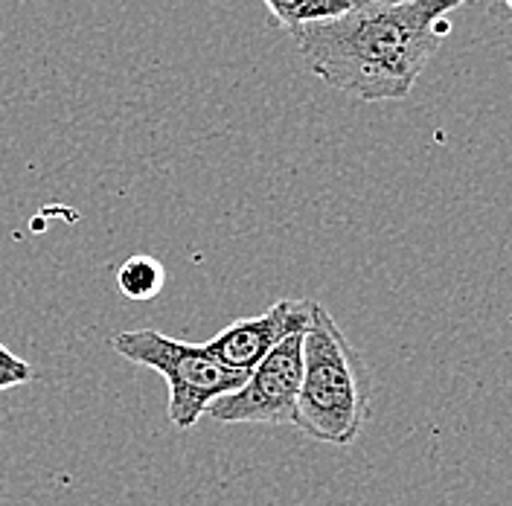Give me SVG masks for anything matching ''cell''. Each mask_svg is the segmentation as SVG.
Wrapping results in <instances>:
<instances>
[{
  "label": "cell",
  "mask_w": 512,
  "mask_h": 506,
  "mask_svg": "<svg viewBox=\"0 0 512 506\" xmlns=\"http://www.w3.org/2000/svg\"><path fill=\"white\" fill-rule=\"evenodd\" d=\"M466 0H405L350 12L291 32L306 67L361 102L405 99L448 38V15Z\"/></svg>",
  "instance_id": "1"
},
{
  "label": "cell",
  "mask_w": 512,
  "mask_h": 506,
  "mask_svg": "<svg viewBox=\"0 0 512 506\" xmlns=\"http://www.w3.org/2000/svg\"><path fill=\"white\" fill-rule=\"evenodd\" d=\"M370 416V370L335 317L312 300L294 428L326 445H352Z\"/></svg>",
  "instance_id": "2"
},
{
  "label": "cell",
  "mask_w": 512,
  "mask_h": 506,
  "mask_svg": "<svg viewBox=\"0 0 512 506\" xmlns=\"http://www.w3.org/2000/svg\"><path fill=\"white\" fill-rule=\"evenodd\" d=\"M111 349L131 364H143L163 376L169 387V422L178 431H190L216 399L239 390L248 379V373L219 364L204 344H184L158 329L117 332Z\"/></svg>",
  "instance_id": "3"
},
{
  "label": "cell",
  "mask_w": 512,
  "mask_h": 506,
  "mask_svg": "<svg viewBox=\"0 0 512 506\" xmlns=\"http://www.w3.org/2000/svg\"><path fill=\"white\" fill-rule=\"evenodd\" d=\"M303 379V332H294L271 349L245 384L222 399L207 413L224 425H291Z\"/></svg>",
  "instance_id": "4"
},
{
  "label": "cell",
  "mask_w": 512,
  "mask_h": 506,
  "mask_svg": "<svg viewBox=\"0 0 512 506\" xmlns=\"http://www.w3.org/2000/svg\"><path fill=\"white\" fill-rule=\"evenodd\" d=\"M312 300H277L268 312L259 317H245L207 341L204 349L236 373H251L256 364L277 347L283 338L294 332H306Z\"/></svg>",
  "instance_id": "5"
},
{
  "label": "cell",
  "mask_w": 512,
  "mask_h": 506,
  "mask_svg": "<svg viewBox=\"0 0 512 506\" xmlns=\"http://www.w3.org/2000/svg\"><path fill=\"white\" fill-rule=\"evenodd\" d=\"M265 6L277 18L280 27L294 32L300 27L332 21L344 12H350L352 0H265Z\"/></svg>",
  "instance_id": "6"
},
{
  "label": "cell",
  "mask_w": 512,
  "mask_h": 506,
  "mask_svg": "<svg viewBox=\"0 0 512 506\" xmlns=\"http://www.w3.org/2000/svg\"><path fill=\"white\" fill-rule=\"evenodd\" d=\"M166 283V271L155 256H146V253H137V256H128L126 262L120 265L117 271V288L120 294L128 300H137V303H146V300H155Z\"/></svg>",
  "instance_id": "7"
},
{
  "label": "cell",
  "mask_w": 512,
  "mask_h": 506,
  "mask_svg": "<svg viewBox=\"0 0 512 506\" xmlns=\"http://www.w3.org/2000/svg\"><path fill=\"white\" fill-rule=\"evenodd\" d=\"M32 379H35V370L30 364L0 344V393L12 390V387H21V384H30Z\"/></svg>",
  "instance_id": "8"
},
{
  "label": "cell",
  "mask_w": 512,
  "mask_h": 506,
  "mask_svg": "<svg viewBox=\"0 0 512 506\" xmlns=\"http://www.w3.org/2000/svg\"><path fill=\"white\" fill-rule=\"evenodd\" d=\"M387 3H405V0H352V6H387Z\"/></svg>",
  "instance_id": "9"
},
{
  "label": "cell",
  "mask_w": 512,
  "mask_h": 506,
  "mask_svg": "<svg viewBox=\"0 0 512 506\" xmlns=\"http://www.w3.org/2000/svg\"><path fill=\"white\" fill-rule=\"evenodd\" d=\"M507 3V9H510V15H512V0H504Z\"/></svg>",
  "instance_id": "10"
}]
</instances>
